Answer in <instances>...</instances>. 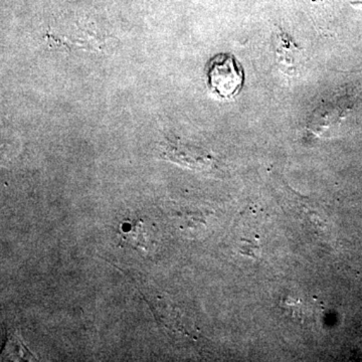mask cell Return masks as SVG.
<instances>
[{"label":"cell","instance_id":"1","mask_svg":"<svg viewBox=\"0 0 362 362\" xmlns=\"http://www.w3.org/2000/svg\"><path fill=\"white\" fill-rule=\"evenodd\" d=\"M207 85L221 99H233L245 84V71L230 52H221L209 59L206 68Z\"/></svg>","mask_w":362,"mask_h":362},{"label":"cell","instance_id":"2","mask_svg":"<svg viewBox=\"0 0 362 362\" xmlns=\"http://www.w3.org/2000/svg\"><path fill=\"white\" fill-rule=\"evenodd\" d=\"M164 158L169 160L178 162L188 168H206L211 161V157L204 152L197 149H190L189 147L180 143H175L168 140L163 147Z\"/></svg>","mask_w":362,"mask_h":362},{"label":"cell","instance_id":"3","mask_svg":"<svg viewBox=\"0 0 362 362\" xmlns=\"http://www.w3.org/2000/svg\"><path fill=\"white\" fill-rule=\"evenodd\" d=\"M276 54L280 68L290 76L297 71V54L299 52L292 37L285 33L276 35Z\"/></svg>","mask_w":362,"mask_h":362},{"label":"cell","instance_id":"4","mask_svg":"<svg viewBox=\"0 0 362 362\" xmlns=\"http://www.w3.org/2000/svg\"><path fill=\"white\" fill-rule=\"evenodd\" d=\"M121 240L126 247L132 249L147 250L148 237L140 221L124 223L120 228Z\"/></svg>","mask_w":362,"mask_h":362},{"label":"cell","instance_id":"5","mask_svg":"<svg viewBox=\"0 0 362 362\" xmlns=\"http://www.w3.org/2000/svg\"><path fill=\"white\" fill-rule=\"evenodd\" d=\"M259 247L254 240H243L240 242L239 252L244 256L251 257V258H258Z\"/></svg>","mask_w":362,"mask_h":362}]
</instances>
